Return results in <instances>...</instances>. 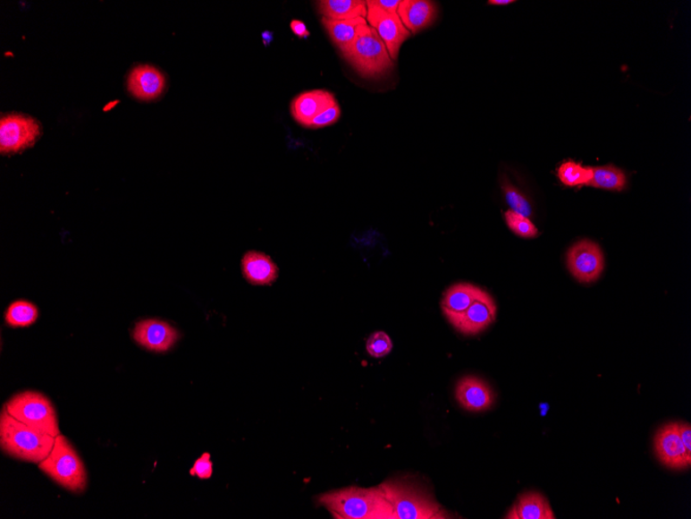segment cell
<instances>
[{
	"mask_svg": "<svg viewBox=\"0 0 691 519\" xmlns=\"http://www.w3.org/2000/svg\"><path fill=\"white\" fill-rule=\"evenodd\" d=\"M317 6L320 14L331 20H352L367 15V2L363 0H321Z\"/></svg>",
	"mask_w": 691,
	"mask_h": 519,
	"instance_id": "44dd1931",
	"label": "cell"
},
{
	"mask_svg": "<svg viewBox=\"0 0 691 519\" xmlns=\"http://www.w3.org/2000/svg\"><path fill=\"white\" fill-rule=\"evenodd\" d=\"M679 431L681 441L691 455V426L689 423H679Z\"/></svg>",
	"mask_w": 691,
	"mask_h": 519,
	"instance_id": "f546056e",
	"label": "cell"
},
{
	"mask_svg": "<svg viewBox=\"0 0 691 519\" xmlns=\"http://www.w3.org/2000/svg\"><path fill=\"white\" fill-rule=\"evenodd\" d=\"M243 277L253 285H271L278 278L279 268L268 255L249 251L241 260Z\"/></svg>",
	"mask_w": 691,
	"mask_h": 519,
	"instance_id": "e0dca14e",
	"label": "cell"
},
{
	"mask_svg": "<svg viewBox=\"0 0 691 519\" xmlns=\"http://www.w3.org/2000/svg\"><path fill=\"white\" fill-rule=\"evenodd\" d=\"M4 409L18 421L43 435L54 438L61 435L55 407L42 393L35 391L19 393L5 404Z\"/></svg>",
	"mask_w": 691,
	"mask_h": 519,
	"instance_id": "8992f818",
	"label": "cell"
},
{
	"mask_svg": "<svg viewBox=\"0 0 691 519\" xmlns=\"http://www.w3.org/2000/svg\"><path fill=\"white\" fill-rule=\"evenodd\" d=\"M341 55L364 77L384 75L394 67L383 38L368 24L359 30L350 47Z\"/></svg>",
	"mask_w": 691,
	"mask_h": 519,
	"instance_id": "5b68a950",
	"label": "cell"
},
{
	"mask_svg": "<svg viewBox=\"0 0 691 519\" xmlns=\"http://www.w3.org/2000/svg\"><path fill=\"white\" fill-rule=\"evenodd\" d=\"M558 175L559 179L566 186L588 185L592 177H594V170L592 168H585L580 164L569 161L562 164L561 167L559 168Z\"/></svg>",
	"mask_w": 691,
	"mask_h": 519,
	"instance_id": "cb8c5ba5",
	"label": "cell"
},
{
	"mask_svg": "<svg viewBox=\"0 0 691 519\" xmlns=\"http://www.w3.org/2000/svg\"><path fill=\"white\" fill-rule=\"evenodd\" d=\"M166 87V79L153 65L142 64L131 70L128 78L130 93L142 101L159 98Z\"/></svg>",
	"mask_w": 691,
	"mask_h": 519,
	"instance_id": "5bb4252c",
	"label": "cell"
},
{
	"mask_svg": "<svg viewBox=\"0 0 691 519\" xmlns=\"http://www.w3.org/2000/svg\"><path fill=\"white\" fill-rule=\"evenodd\" d=\"M374 3L376 4L379 8L390 13H398L400 4V0H374Z\"/></svg>",
	"mask_w": 691,
	"mask_h": 519,
	"instance_id": "4dcf8cb0",
	"label": "cell"
},
{
	"mask_svg": "<svg viewBox=\"0 0 691 519\" xmlns=\"http://www.w3.org/2000/svg\"><path fill=\"white\" fill-rule=\"evenodd\" d=\"M568 266L571 274L583 284L597 280L604 267L601 247L588 240L577 242L568 253Z\"/></svg>",
	"mask_w": 691,
	"mask_h": 519,
	"instance_id": "30bf717a",
	"label": "cell"
},
{
	"mask_svg": "<svg viewBox=\"0 0 691 519\" xmlns=\"http://www.w3.org/2000/svg\"><path fill=\"white\" fill-rule=\"evenodd\" d=\"M42 133L41 124L35 118L22 115H4L0 122V152L16 154L34 146Z\"/></svg>",
	"mask_w": 691,
	"mask_h": 519,
	"instance_id": "52a82bcc",
	"label": "cell"
},
{
	"mask_svg": "<svg viewBox=\"0 0 691 519\" xmlns=\"http://www.w3.org/2000/svg\"><path fill=\"white\" fill-rule=\"evenodd\" d=\"M38 318V309L28 301H16L6 309L4 320L12 328H26L34 325Z\"/></svg>",
	"mask_w": 691,
	"mask_h": 519,
	"instance_id": "7402d4cb",
	"label": "cell"
},
{
	"mask_svg": "<svg viewBox=\"0 0 691 519\" xmlns=\"http://www.w3.org/2000/svg\"><path fill=\"white\" fill-rule=\"evenodd\" d=\"M367 6V24H370L371 28L377 31L392 61L397 62L400 46L407 38H410L411 32L405 28L398 13H390L379 8L374 0H368Z\"/></svg>",
	"mask_w": 691,
	"mask_h": 519,
	"instance_id": "ba28073f",
	"label": "cell"
},
{
	"mask_svg": "<svg viewBox=\"0 0 691 519\" xmlns=\"http://www.w3.org/2000/svg\"><path fill=\"white\" fill-rule=\"evenodd\" d=\"M379 488L392 506L396 519L453 518L420 484L406 479H392Z\"/></svg>",
	"mask_w": 691,
	"mask_h": 519,
	"instance_id": "7a4b0ae2",
	"label": "cell"
},
{
	"mask_svg": "<svg viewBox=\"0 0 691 519\" xmlns=\"http://www.w3.org/2000/svg\"><path fill=\"white\" fill-rule=\"evenodd\" d=\"M338 519H396L392 506L386 500L383 490L377 488L361 489L358 486L326 492L317 498Z\"/></svg>",
	"mask_w": 691,
	"mask_h": 519,
	"instance_id": "6da1fadb",
	"label": "cell"
},
{
	"mask_svg": "<svg viewBox=\"0 0 691 519\" xmlns=\"http://www.w3.org/2000/svg\"><path fill=\"white\" fill-rule=\"evenodd\" d=\"M273 36H274L273 32L271 31L263 32L262 34L263 42H265V44L268 46L273 42V39H274Z\"/></svg>",
	"mask_w": 691,
	"mask_h": 519,
	"instance_id": "d6a6232c",
	"label": "cell"
},
{
	"mask_svg": "<svg viewBox=\"0 0 691 519\" xmlns=\"http://www.w3.org/2000/svg\"><path fill=\"white\" fill-rule=\"evenodd\" d=\"M392 341L384 332H375L367 341V351L374 358H383L392 350Z\"/></svg>",
	"mask_w": 691,
	"mask_h": 519,
	"instance_id": "4316f807",
	"label": "cell"
},
{
	"mask_svg": "<svg viewBox=\"0 0 691 519\" xmlns=\"http://www.w3.org/2000/svg\"><path fill=\"white\" fill-rule=\"evenodd\" d=\"M497 307L491 295L484 292L462 314L451 319V324L465 335H476L496 319Z\"/></svg>",
	"mask_w": 691,
	"mask_h": 519,
	"instance_id": "7c38bea8",
	"label": "cell"
},
{
	"mask_svg": "<svg viewBox=\"0 0 691 519\" xmlns=\"http://www.w3.org/2000/svg\"><path fill=\"white\" fill-rule=\"evenodd\" d=\"M322 24L324 25L333 42L341 50V54L350 47V45L357 38L358 31L364 25L367 24L366 18H357L352 20H331L322 18Z\"/></svg>",
	"mask_w": 691,
	"mask_h": 519,
	"instance_id": "ffe728a7",
	"label": "cell"
},
{
	"mask_svg": "<svg viewBox=\"0 0 691 519\" xmlns=\"http://www.w3.org/2000/svg\"><path fill=\"white\" fill-rule=\"evenodd\" d=\"M502 190L511 211L530 218L532 216L530 201L506 177L502 180Z\"/></svg>",
	"mask_w": 691,
	"mask_h": 519,
	"instance_id": "d4e9b609",
	"label": "cell"
},
{
	"mask_svg": "<svg viewBox=\"0 0 691 519\" xmlns=\"http://www.w3.org/2000/svg\"><path fill=\"white\" fill-rule=\"evenodd\" d=\"M506 519H555L551 505L541 492H526L518 497Z\"/></svg>",
	"mask_w": 691,
	"mask_h": 519,
	"instance_id": "ac0fdd59",
	"label": "cell"
},
{
	"mask_svg": "<svg viewBox=\"0 0 691 519\" xmlns=\"http://www.w3.org/2000/svg\"><path fill=\"white\" fill-rule=\"evenodd\" d=\"M512 0H490L489 4L493 5H508L513 4Z\"/></svg>",
	"mask_w": 691,
	"mask_h": 519,
	"instance_id": "836d02e7",
	"label": "cell"
},
{
	"mask_svg": "<svg viewBox=\"0 0 691 519\" xmlns=\"http://www.w3.org/2000/svg\"><path fill=\"white\" fill-rule=\"evenodd\" d=\"M456 398L464 410L479 413L491 409L495 403V393L485 380L466 377L457 385Z\"/></svg>",
	"mask_w": 691,
	"mask_h": 519,
	"instance_id": "4fadbf2b",
	"label": "cell"
},
{
	"mask_svg": "<svg viewBox=\"0 0 691 519\" xmlns=\"http://www.w3.org/2000/svg\"><path fill=\"white\" fill-rule=\"evenodd\" d=\"M340 116L341 108L337 103L333 105V106L324 110V113H321L319 115L316 116L312 123L308 124V128L319 129L331 126V124H333L339 121Z\"/></svg>",
	"mask_w": 691,
	"mask_h": 519,
	"instance_id": "83f0119b",
	"label": "cell"
},
{
	"mask_svg": "<svg viewBox=\"0 0 691 519\" xmlns=\"http://www.w3.org/2000/svg\"><path fill=\"white\" fill-rule=\"evenodd\" d=\"M213 472L214 464L212 461H210V455L209 453H204L200 458L197 459L193 468L190 471V476H197L204 481V479L212 477Z\"/></svg>",
	"mask_w": 691,
	"mask_h": 519,
	"instance_id": "f1b7e54d",
	"label": "cell"
},
{
	"mask_svg": "<svg viewBox=\"0 0 691 519\" xmlns=\"http://www.w3.org/2000/svg\"><path fill=\"white\" fill-rule=\"evenodd\" d=\"M38 464L39 470L63 489L72 492L87 489L88 472L82 459L63 436L55 438L50 455Z\"/></svg>",
	"mask_w": 691,
	"mask_h": 519,
	"instance_id": "277c9868",
	"label": "cell"
},
{
	"mask_svg": "<svg viewBox=\"0 0 691 519\" xmlns=\"http://www.w3.org/2000/svg\"><path fill=\"white\" fill-rule=\"evenodd\" d=\"M654 451L658 461L669 469L680 471L690 468L691 455L681 441L678 422L668 423L657 430Z\"/></svg>",
	"mask_w": 691,
	"mask_h": 519,
	"instance_id": "9c48e42d",
	"label": "cell"
},
{
	"mask_svg": "<svg viewBox=\"0 0 691 519\" xmlns=\"http://www.w3.org/2000/svg\"><path fill=\"white\" fill-rule=\"evenodd\" d=\"M594 170V177L589 182L587 186L616 190V191H621L627 186V175L613 166L595 167Z\"/></svg>",
	"mask_w": 691,
	"mask_h": 519,
	"instance_id": "603a6c76",
	"label": "cell"
},
{
	"mask_svg": "<svg viewBox=\"0 0 691 519\" xmlns=\"http://www.w3.org/2000/svg\"><path fill=\"white\" fill-rule=\"evenodd\" d=\"M484 292L482 288L473 285L460 284L451 286L444 294L441 303L447 319L451 320L466 311Z\"/></svg>",
	"mask_w": 691,
	"mask_h": 519,
	"instance_id": "d6986e66",
	"label": "cell"
},
{
	"mask_svg": "<svg viewBox=\"0 0 691 519\" xmlns=\"http://www.w3.org/2000/svg\"><path fill=\"white\" fill-rule=\"evenodd\" d=\"M133 338L150 352L164 353L173 348L180 338L175 328L160 319H144L137 323Z\"/></svg>",
	"mask_w": 691,
	"mask_h": 519,
	"instance_id": "8fae6325",
	"label": "cell"
},
{
	"mask_svg": "<svg viewBox=\"0 0 691 519\" xmlns=\"http://www.w3.org/2000/svg\"><path fill=\"white\" fill-rule=\"evenodd\" d=\"M505 220L510 231L521 238L532 239L538 234L537 228L527 217L513 212L511 209L505 213Z\"/></svg>",
	"mask_w": 691,
	"mask_h": 519,
	"instance_id": "484cf974",
	"label": "cell"
},
{
	"mask_svg": "<svg viewBox=\"0 0 691 519\" xmlns=\"http://www.w3.org/2000/svg\"><path fill=\"white\" fill-rule=\"evenodd\" d=\"M334 96L324 89L306 91L296 97L291 104L294 120L308 128L314 118L337 104Z\"/></svg>",
	"mask_w": 691,
	"mask_h": 519,
	"instance_id": "9a60e30c",
	"label": "cell"
},
{
	"mask_svg": "<svg viewBox=\"0 0 691 519\" xmlns=\"http://www.w3.org/2000/svg\"><path fill=\"white\" fill-rule=\"evenodd\" d=\"M398 15L411 34H417L435 21L437 6L435 3L427 0H403L400 4Z\"/></svg>",
	"mask_w": 691,
	"mask_h": 519,
	"instance_id": "2e32d148",
	"label": "cell"
},
{
	"mask_svg": "<svg viewBox=\"0 0 691 519\" xmlns=\"http://www.w3.org/2000/svg\"><path fill=\"white\" fill-rule=\"evenodd\" d=\"M291 28L294 34L300 38H308L309 36V32L307 29V26L304 22L299 21V20H293V21L291 24Z\"/></svg>",
	"mask_w": 691,
	"mask_h": 519,
	"instance_id": "1f68e13d",
	"label": "cell"
},
{
	"mask_svg": "<svg viewBox=\"0 0 691 519\" xmlns=\"http://www.w3.org/2000/svg\"><path fill=\"white\" fill-rule=\"evenodd\" d=\"M55 438L43 435L10 415L0 413V447L5 455L19 461L41 464L54 448Z\"/></svg>",
	"mask_w": 691,
	"mask_h": 519,
	"instance_id": "3957f363",
	"label": "cell"
}]
</instances>
